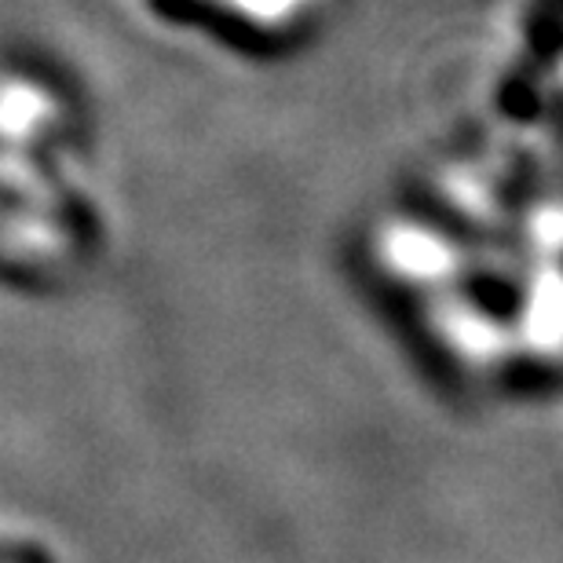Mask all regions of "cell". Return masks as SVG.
I'll list each match as a JSON object with an SVG mask.
<instances>
[{"label":"cell","instance_id":"6da1fadb","mask_svg":"<svg viewBox=\"0 0 563 563\" xmlns=\"http://www.w3.org/2000/svg\"><path fill=\"white\" fill-rule=\"evenodd\" d=\"M0 563H55L33 542H0Z\"/></svg>","mask_w":563,"mask_h":563}]
</instances>
